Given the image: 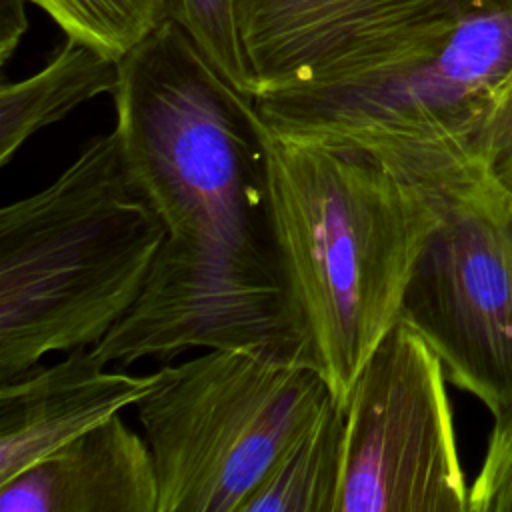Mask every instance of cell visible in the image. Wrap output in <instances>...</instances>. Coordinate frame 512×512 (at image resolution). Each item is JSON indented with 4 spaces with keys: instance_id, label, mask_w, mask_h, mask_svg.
<instances>
[{
    "instance_id": "6da1fadb",
    "label": "cell",
    "mask_w": 512,
    "mask_h": 512,
    "mask_svg": "<svg viewBox=\"0 0 512 512\" xmlns=\"http://www.w3.org/2000/svg\"><path fill=\"white\" fill-rule=\"evenodd\" d=\"M114 134L166 236L142 296L92 352L106 364L258 348L302 362L276 246L268 126L174 20L120 60Z\"/></svg>"
},
{
    "instance_id": "7a4b0ae2",
    "label": "cell",
    "mask_w": 512,
    "mask_h": 512,
    "mask_svg": "<svg viewBox=\"0 0 512 512\" xmlns=\"http://www.w3.org/2000/svg\"><path fill=\"white\" fill-rule=\"evenodd\" d=\"M276 246L304 358L344 408L356 374L400 322L438 194L378 162L268 130Z\"/></svg>"
},
{
    "instance_id": "3957f363",
    "label": "cell",
    "mask_w": 512,
    "mask_h": 512,
    "mask_svg": "<svg viewBox=\"0 0 512 512\" xmlns=\"http://www.w3.org/2000/svg\"><path fill=\"white\" fill-rule=\"evenodd\" d=\"M512 74V4L462 18L256 96L270 132L354 152L424 192L480 170L474 152Z\"/></svg>"
},
{
    "instance_id": "277c9868",
    "label": "cell",
    "mask_w": 512,
    "mask_h": 512,
    "mask_svg": "<svg viewBox=\"0 0 512 512\" xmlns=\"http://www.w3.org/2000/svg\"><path fill=\"white\" fill-rule=\"evenodd\" d=\"M166 230L112 132L0 210V382L96 346L138 302Z\"/></svg>"
},
{
    "instance_id": "5b68a950",
    "label": "cell",
    "mask_w": 512,
    "mask_h": 512,
    "mask_svg": "<svg viewBox=\"0 0 512 512\" xmlns=\"http://www.w3.org/2000/svg\"><path fill=\"white\" fill-rule=\"evenodd\" d=\"M152 374L136 416L158 512H244L332 400L312 366L258 348H208Z\"/></svg>"
},
{
    "instance_id": "8992f818",
    "label": "cell",
    "mask_w": 512,
    "mask_h": 512,
    "mask_svg": "<svg viewBox=\"0 0 512 512\" xmlns=\"http://www.w3.org/2000/svg\"><path fill=\"white\" fill-rule=\"evenodd\" d=\"M438 202L400 320L496 416L512 404V194L480 170Z\"/></svg>"
},
{
    "instance_id": "52a82bcc",
    "label": "cell",
    "mask_w": 512,
    "mask_h": 512,
    "mask_svg": "<svg viewBox=\"0 0 512 512\" xmlns=\"http://www.w3.org/2000/svg\"><path fill=\"white\" fill-rule=\"evenodd\" d=\"M446 372L398 322L356 374L344 404L338 512H468Z\"/></svg>"
},
{
    "instance_id": "ba28073f",
    "label": "cell",
    "mask_w": 512,
    "mask_h": 512,
    "mask_svg": "<svg viewBox=\"0 0 512 512\" xmlns=\"http://www.w3.org/2000/svg\"><path fill=\"white\" fill-rule=\"evenodd\" d=\"M488 0H238L254 98L454 22Z\"/></svg>"
},
{
    "instance_id": "9c48e42d",
    "label": "cell",
    "mask_w": 512,
    "mask_h": 512,
    "mask_svg": "<svg viewBox=\"0 0 512 512\" xmlns=\"http://www.w3.org/2000/svg\"><path fill=\"white\" fill-rule=\"evenodd\" d=\"M92 348L0 382V484L120 414L152 388L154 374L108 370Z\"/></svg>"
},
{
    "instance_id": "30bf717a",
    "label": "cell",
    "mask_w": 512,
    "mask_h": 512,
    "mask_svg": "<svg viewBox=\"0 0 512 512\" xmlns=\"http://www.w3.org/2000/svg\"><path fill=\"white\" fill-rule=\"evenodd\" d=\"M0 512H158L152 450L116 414L0 484Z\"/></svg>"
},
{
    "instance_id": "8fae6325",
    "label": "cell",
    "mask_w": 512,
    "mask_h": 512,
    "mask_svg": "<svg viewBox=\"0 0 512 512\" xmlns=\"http://www.w3.org/2000/svg\"><path fill=\"white\" fill-rule=\"evenodd\" d=\"M120 80V60L66 38L44 68L18 82L0 86V164L42 128L62 120L80 104L114 94Z\"/></svg>"
},
{
    "instance_id": "7c38bea8",
    "label": "cell",
    "mask_w": 512,
    "mask_h": 512,
    "mask_svg": "<svg viewBox=\"0 0 512 512\" xmlns=\"http://www.w3.org/2000/svg\"><path fill=\"white\" fill-rule=\"evenodd\" d=\"M344 480V410L330 400L244 512H338Z\"/></svg>"
},
{
    "instance_id": "4fadbf2b",
    "label": "cell",
    "mask_w": 512,
    "mask_h": 512,
    "mask_svg": "<svg viewBox=\"0 0 512 512\" xmlns=\"http://www.w3.org/2000/svg\"><path fill=\"white\" fill-rule=\"evenodd\" d=\"M66 34L114 60L174 18L172 0H30Z\"/></svg>"
},
{
    "instance_id": "5bb4252c",
    "label": "cell",
    "mask_w": 512,
    "mask_h": 512,
    "mask_svg": "<svg viewBox=\"0 0 512 512\" xmlns=\"http://www.w3.org/2000/svg\"><path fill=\"white\" fill-rule=\"evenodd\" d=\"M174 20L194 38L212 66L254 98V80L238 28V0H172Z\"/></svg>"
},
{
    "instance_id": "9a60e30c",
    "label": "cell",
    "mask_w": 512,
    "mask_h": 512,
    "mask_svg": "<svg viewBox=\"0 0 512 512\" xmlns=\"http://www.w3.org/2000/svg\"><path fill=\"white\" fill-rule=\"evenodd\" d=\"M468 512H512V404L494 416L480 470L468 486Z\"/></svg>"
},
{
    "instance_id": "2e32d148",
    "label": "cell",
    "mask_w": 512,
    "mask_h": 512,
    "mask_svg": "<svg viewBox=\"0 0 512 512\" xmlns=\"http://www.w3.org/2000/svg\"><path fill=\"white\" fill-rule=\"evenodd\" d=\"M474 152L490 174L512 194V78L500 88L478 130Z\"/></svg>"
},
{
    "instance_id": "e0dca14e",
    "label": "cell",
    "mask_w": 512,
    "mask_h": 512,
    "mask_svg": "<svg viewBox=\"0 0 512 512\" xmlns=\"http://www.w3.org/2000/svg\"><path fill=\"white\" fill-rule=\"evenodd\" d=\"M26 2L30 0H0V64L6 66L18 48L26 28Z\"/></svg>"
},
{
    "instance_id": "ac0fdd59",
    "label": "cell",
    "mask_w": 512,
    "mask_h": 512,
    "mask_svg": "<svg viewBox=\"0 0 512 512\" xmlns=\"http://www.w3.org/2000/svg\"><path fill=\"white\" fill-rule=\"evenodd\" d=\"M510 78H512V74H510ZM504 84H506V82H504Z\"/></svg>"
}]
</instances>
